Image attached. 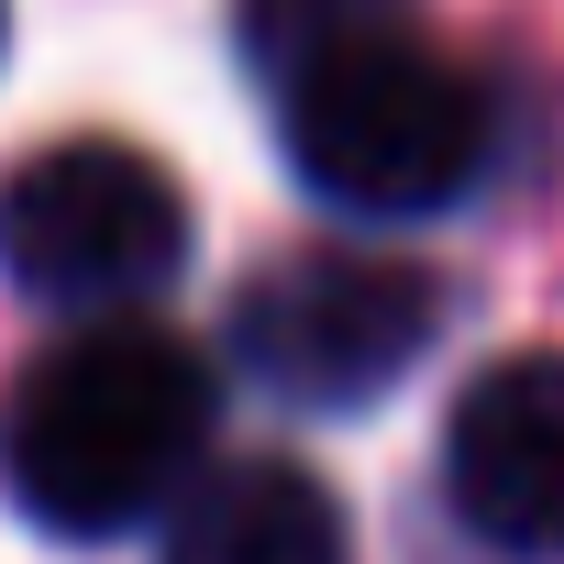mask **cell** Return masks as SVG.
Masks as SVG:
<instances>
[{
	"instance_id": "277c9868",
	"label": "cell",
	"mask_w": 564,
	"mask_h": 564,
	"mask_svg": "<svg viewBox=\"0 0 564 564\" xmlns=\"http://www.w3.org/2000/svg\"><path fill=\"white\" fill-rule=\"evenodd\" d=\"M443 333V276L377 243H300L243 276L232 366L289 410H366L388 399Z\"/></svg>"
},
{
	"instance_id": "8992f818",
	"label": "cell",
	"mask_w": 564,
	"mask_h": 564,
	"mask_svg": "<svg viewBox=\"0 0 564 564\" xmlns=\"http://www.w3.org/2000/svg\"><path fill=\"white\" fill-rule=\"evenodd\" d=\"M155 564H355V520L300 454H232L166 498Z\"/></svg>"
},
{
	"instance_id": "6da1fadb",
	"label": "cell",
	"mask_w": 564,
	"mask_h": 564,
	"mask_svg": "<svg viewBox=\"0 0 564 564\" xmlns=\"http://www.w3.org/2000/svg\"><path fill=\"white\" fill-rule=\"evenodd\" d=\"M221 377L188 333L144 322H78L45 344L0 410V476L12 509L67 542H122L133 520H166V498L210 465Z\"/></svg>"
},
{
	"instance_id": "7a4b0ae2",
	"label": "cell",
	"mask_w": 564,
	"mask_h": 564,
	"mask_svg": "<svg viewBox=\"0 0 564 564\" xmlns=\"http://www.w3.org/2000/svg\"><path fill=\"white\" fill-rule=\"evenodd\" d=\"M276 133L311 199L355 221H432L498 166V100L465 56L410 34H377L311 78L276 89Z\"/></svg>"
},
{
	"instance_id": "52a82bcc",
	"label": "cell",
	"mask_w": 564,
	"mask_h": 564,
	"mask_svg": "<svg viewBox=\"0 0 564 564\" xmlns=\"http://www.w3.org/2000/svg\"><path fill=\"white\" fill-rule=\"evenodd\" d=\"M410 23H421V0H232V45L265 89H289L377 34H410Z\"/></svg>"
},
{
	"instance_id": "3957f363",
	"label": "cell",
	"mask_w": 564,
	"mask_h": 564,
	"mask_svg": "<svg viewBox=\"0 0 564 564\" xmlns=\"http://www.w3.org/2000/svg\"><path fill=\"white\" fill-rule=\"evenodd\" d=\"M0 265L67 322H144L188 265V188L111 133L45 144L0 188Z\"/></svg>"
},
{
	"instance_id": "5b68a950",
	"label": "cell",
	"mask_w": 564,
	"mask_h": 564,
	"mask_svg": "<svg viewBox=\"0 0 564 564\" xmlns=\"http://www.w3.org/2000/svg\"><path fill=\"white\" fill-rule=\"evenodd\" d=\"M443 498L509 564H564V355H498L443 421Z\"/></svg>"
}]
</instances>
